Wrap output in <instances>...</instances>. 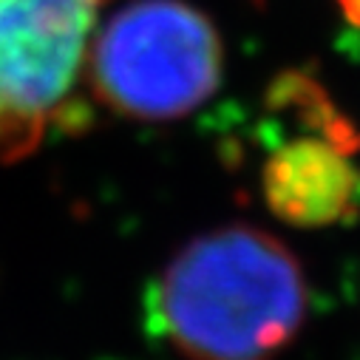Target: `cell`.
<instances>
[{
	"instance_id": "8992f818",
	"label": "cell",
	"mask_w": 360,
	"mask_h": 360,
	"mask_svg": "<svg viewBox=\"0 0 360 360\" xmlns=\"http://www.w3.org/2000/svg\"><path fill=\"white\" fill-rule=\"evenodd\" d=\"M338 6H340V12H343V18H346L354 29H360V0H338Z\"/></svg>"
},
{
	"instance_id": "3957f363",
	"label": "cell",
	"mask_w": 360,
	"mask_h": 360,
	"mask_svg": "<svg viewBox=\"0 0 360 360\" xmlns=\"http://www.w3.org/2000/svg\"><path fill=\"white\" fill-rule=\"evenodd\" d=\"M105 0H0V156L29 153L85 60Z\"/></svg>"
},
{
	"instance_id": "7a4b0ae2",
	"label": "cell",
	"mask_w": 360,
	"mask_h": 360,
	"mask_svg": "<svg viewBox=\"0 0 360 360\" xmlns=\"http://www.w3.org/2000/svg\"><path fill=\"white\" fill-rule=\"evenodd\" d=\"M213 23L179 0H136L103 29L91 57L97 97L131 120H179L221 79Z\"/></svg>"
},
{
	"instance_id": "277c9868",
	"label": "cell",
	"mask_w": 360,
	"mask_h": 360,
	"mask_svg": "<svg viewBox=\"0 0 360 360\" xmlns=\"http://www.w3.org/2000/svg\"><path fill=\"white\" fill-rule=\"evenodd\" d=\"M261 179L269 210L292 227H332L360 213V170L323 136L276 148Z\"/></svg>"
},
{
	"instance_id": "5b68a950",
	"label": "cell",
	"mask_w": 360,
	"mask_h": 360,
	"mask_svg": "<svg viewBox=\"0 0 360 360\" xmlns=\"http://www.w3.org/2000/svg\"><path fill=\"white\" fill-rule=\"evenodd\" d=\"M269 103L276 108H295L298 120H304L307 128L318 131V136H323L329 145H335L346 156L360 150V131L343 114H338V108L326 97L321 82L312 79L309 74H301V71L281 74L273 82V88H269Z\"/></svg>"
},
{
	"instance_id": "6da1fadb",
	"label": "cell",
	"mask_w": 360,
	"mask_h": 360,
	"mask_svg": "<svg viewBox=\"0 0 360 360\" xmlns=\"http://www.w3.org/2000/svg\"><path fill=\"white\" fill-rule=\"evenodd\" d=\"M304 318L301 264L284 241L250 224L193 238L153 292V323L188 360H269Z\"/></svg>"
}]
</instances>
